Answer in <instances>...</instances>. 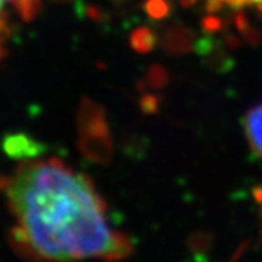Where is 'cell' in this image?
<instances>
[{"instance_id": "obj_4", "label": "cell", "mask_w": 262, "mask_h": 262, "mask_svg": "<svg viewBox=\"0 0 262 262\" xmlns=\"http://www.w3.org/2000/svg\"><path fill=\"white\" fill-rule=\"evenodd\" d=\"M10 3L24 20H32L41 9V0H3Z\"/></svg>"}, {"instance_id": "obj_2", "label": "cell", "mask_w": 262, "mask_h": 262, "mask_svg": "<svg viewBox=\"0 0 262 262\" xmlns=\"http://www.w3.org/2000/svg\"><path fill=\"white\" fill-rule=\"evenodd\" d=\"M3 150L15 159H32L41 153V144L25 134H10L3 140Z\"/></svg>"}, {"instance_id": "obj_1", "label": "cell", "mask_w": 262, "mask_h": 262, "mask_svg": "<svg viewBox=\"0 0 262 262\" xmlns=\"http://www.w3.org/2000/svg\"><path fill=\"white\" fill-rule=\"evenodd\" d=\"M20 246L41 262H117L130 241L113 229L94 184L58 159L27 160L6 184Z\"/></svg>"}, {"instance_id": "obj_3", "label": "cell", "mask_w": 262, "mask_h": 262, "mask_svg": "<svg viewBox=\"0 0 262 262\" xmlns=\"http://www.w3.org/2000/svg\"><path fill=\"white\" fill-rule=\"evenodd\" d=\"M245 131L252 150L262 158V103L248 113L245 118Z\"/></svg>"}, {"instance_id": "obj_7", "label": "cell", "mask_w": 262, "mask_h": 262, "mask_svg": "<svg viewBox=\"0 0 262 262\" xmlns=\"http://www.w3.org/2000/svg\"><path fill=\"white\" fill-rule=\"evenodd\" d=\"M227 3H230V5H236V6H239V5H259L262 6V0H225Z\"/></svg>"}, {"instance_id": "obj_5", "label": "cell", "mask_w": 262, "mask_h": 262, "mask_svg": "<svg viewBox=\"0 0 262 262\" xmlns=\"http://www.w3.org/2000/svg\"><path fill=\"white\" fill-rule=\"evenodd\" d=\"M134 47L140 51H147L151 48L153 44V37L150 35L149 31H139L134 34Z\"/></svg>"}, {"instance_id": "obj_6", "label": "cell", "mask_w": 262, "mask_h": 262, "mask_svg": "<svg viewBox=\"0 0 262 262\" xmlns=\"http://www.w3.org/2000/svg\"><path fill=\"white\" fill-rule=\"evenodd\" d=\"M149 12L153 16H160V15L166 13V5L162 3L160 0H153V2L150 3Z\"/></svg>"}, {"instance_id": "obj_8", "label": "cell", "mask_w": 262, "mask_h": 262, "mask_svg": "<svg viewBox=\"0 0 262 262\" xmlns=\"http://www.w3.org/2000/svg\"><path fill=\"white\" fill-rule=\"evenodd\" d=\"M2 5H3V0H0V31L6 28V20L3 19V13H2Z\"/></svg>"}, {"instance_id": "obj_9", "label": "cell", "mask_w": 262, "mask_h": 262, "mask_svg": "<svg viewBox=\"0 0 262 262\" xmlns=\"http://www.w3.org/2000/svg\"><path fill=\"white\" fill-rule=\"evenodd\" d=\"M3 56V48H2V44H0V58Z\"/></svg>"}]
</instances>
